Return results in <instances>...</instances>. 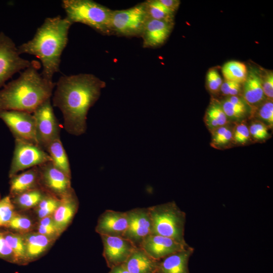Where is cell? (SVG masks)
Returning a JSON list of instances; mask_svg holds the SVG:
<instances>
[{"mask_svg": "<svg viewBox=\"0 0 273 273\" xmlns=\"http://www.w3.org/2000/svg\"><path fill=\"white\" fill-rule=\"evenodd\" d=\"M106 82L92 74L62 76L56 83L53 106L61 111L64 127L70 134L86 131L87 115L100 98Z\"/></svg>", "mask_w": 273, "mask_h": 273, "instance_id": "cell-1", "label": "cell"}, {"mask_svg": "<svg viewBox=\"0 0 273 273\" xmlns=\"http://www.w3.org/2000/svg\"><path fill=\"white\" fill-rule=\"evenodd\" d=\"M72 24L59 15L47 18L33 37L17 47L20 55L27 54L39 59L42 67L40 73L47 80L53 81V75L60 70L61 55L67 44Z\"/></svg>", "mask_w": 273, "mask_h": 273, "instance_id": "cell-2", "label": "cell"}, {"mask_svg": "<svg viewBox=\"0 0 273 273\" xmlns=\"http://www.w3.org/2000/svg\"><path fill=\"white\" fill-rule=\"evenodd\" d=\"M40 67L38 62L32 61L18 78L0 89V112L14 110L33 113L51 99L56 83L43 77L38 71Z\"/></svg>", "mask_w": 273, "mask_h": 273, "instance_id": "cell-3", "label": "cell"}, {"mask_svg": "<svg viewBox=\"0 0 273 273\" xmlns=\"http://www.w3.org/2000/svg\"><path fill=\"white\" fill-rule=\"evenodd\" d=\"M66 18L72 23L85 24L103 35H110L112 10L92 0H63Z\"/></svg>", "mask_w": 273, "mask_h": 273, "instance_id": "cell-4", "label": "cell"}, {"mask_svg": "<svg viewBox=\"0 0 273 273\" xmlns=\"http://www.w3.org/2000/svg\"><path fill=\"white\" fill-rule=\"evenodd\" d=\"M152 220V234L171 238L183 244L186 214L174 201L148 207Z\"/></svg>", "mask_w": 273, "mask_h": 273, "instance_id": "cell-5", "label": "cell"}, {"mask_svg": "<svg viewBox=\"0 0 273 273\" xmlns=\"http://www.w3.org/2000/svg\"><path fill=\"white\" fill-rule=\"evenodd\" d=\"M148 19L144 2L127 9L112 10L110 22V34L141 36Z\"/></svg>", "mask_w": 273, "mask_h": 273, "instance_id": "cell-6", "label": "cell"}, {"mask_svg": "<svg viewBox=\"0 0 273 273\" xmlns=\"http://www.w3.org/2000/svg\"><path fill=\"white\" fill-rule=\"evenodd\" d=\"M51 161L48 153L39 146L15 139V147L9 175L10 178L21 171Z\"/></svg>", "mask_w": 273, "mask_h": 273, "instance_id": "cell-7", "label": "cell"}, {"mask_svg": "<svg viewBox=\"0 0 273 273\" xmlns=\"http://www.w3.org/2000/svg\"><path fill=\"white\" fill-rule=\"evenodd\" d=\"M32 61L22 58L13 40L0 32V89L15 73L25 70Z\"/></svg>", "mask_w": 273, "mask_h": 273, "instance_id": "cell-8", "label": "cell"}, {"mask_svg": "<svg viewBox=\"0 0 273 273\" xmlns=\"http://www.w3.org/2000/svg\"><path fill=\"white\" fill-rule=\"evenodd\" d=\"M32 114L35 121L38 145L46 151L52 142L60 138L61 128L54 113L51 99L39 106Z\"/></svg>", "mask_w": 273, "mask_h": 273, "instance_id": "cell-9", "label": "cell"}, {"mask_svg": "<svg viewBox=\"0 0 273 273\" xmlns=\"http://www.w3.org/2000/svg\"><path fill=\"white\" fill-rule=\"evenodd\" d=\"M0 119L9 128L15 139L38 146L35 119L32 113L14 110L4 111L0 112Z\"/></svg>", "mask_w": 273, "mask_h": 273, "instance_id": "cell-10", "label": "cell"}, {"mask_svg": "<svg viewBox=\"0 0 273 273\" xmlns=\"http://www.w3.org/2000/svg\"><path fill=\"white\" fill-rule=\"evenodd\" d=\"M40 187L59 199L69 193L71 177L55 167L51 161L38 166Z\"/></svg>", "mask_w": 273, "mask_h": 273, "instance_id": "cell-11", "label": "cell"}, {"mask_svg": "<svg viewBox=\"0 0 273 273\" xmlns=\"http://www.w3.org/2000/svg\"><path fill=\"white\" fill-rule=\"evenodd\" d=\"M128 217L127 229L123 238L130 241L136 247L152 234V220L148 207L135 208L127 211Z\"/></svg>", "mask_w": 273, "mask_h": 273, "instance_id": "cell-12", "label": "cell"}, {"mask_svg": "<svg viewBox=\"0 0 273 273\" xmlns=\"http://www.w3.org/2000/svg\"><path fill=\"white\" fill-rule=\"evenodd\" d=\"M100 236L103 256L110 268L123 264L136 248L130 241L122 237Z\"/></svg>", "mask_w": 273, "mask_h": 273, "instance_id": "cell-13", "label": "cell"}, {"mask_svg": "<svg viewBox=\"0 0 273 273\" xmlns=\"http://www.w3.org/2000/svg\"><path fill=\"white\" fill-rule=\"evenodd\" d=\"M190 246L164 236L151 234L143 241L140 247L149 255L158 260Z\"/></svg>", "mask_w": 273, "mask_h": 273, "instance_id": "cell-14", "label": "cell"}, {"mask_svg": "<svg viewBox=\"0 0 273 273\" xmlns=\"http://www.w3.org/2000/svg\"><path fill=\"white\" fill-rule=\"evenodd\" d=\"M128 223L127 212L105 210L99 217L95 231L100 236L123 237Z\"/></svg>", "mask_w": 273, "mask_h": 273, "instance_id": "cell-15", "label": "cell"}, {"mask_svg": "<svg viewBox=\"0 0 273 273\" xmlns=\"http://www.w3.org/2000/svg\"><path fill=\"white\" fill-rule=\"evenodd\" d=\"M173 26L174 22L148 18L141 36L143 47L154 48L162 45L170 35Z\"/></svg>", "mask_w": 273, "mask_h": 273, "instance_id": "cell-16", "label": "cell"}, {"mask_svg": "<svg viewBox=\"0 0 273 273\" xmlns=\"http://www.w3.org/2000/svg\"><path fill=\"white\" fill-rule=\"evenodd\" d=\"M78 206L79 201L73 189L60 199L59 204L52 216L57 228L61 233L72 222Z\"/></svg>", "mask_w": 273, "mask_h": 273, "instance_id": "cell-17", "label": "cell"}, {"mask_svg": "<svg viewBox=\"0 0 273 273\" xmlns=\"http://www.w3.org/2000/svg\"><path fill=\"white\" fill-rule=\"evenodd\" d=\"M123 265L129 273H159V260L136 247Z\"/></svg>", "mask_w": 273, "mask_h": 273, "instance_id": "cell-18", "label": "cell"}, {"mask_svg": "<svg viewBox=\"0 0 273 273\" xmlns=\"http://www.w3.org/2000/svg\"><path fill=\"white\" fill-rule=\"evenodd\" d=\"M10 178L9 196L11 198L26 191L40 188L38 166L28 169Z\"/></svg>", "mask_w": 273, "mask_h": 273, "instance_id": "cell-19", "label": "cell"}, {"mask_svg": "<svg viewBox=\"0 0 273 273\" xmlns=\"http://www.w3.org/2000/svg\"><path fill=\"white\" fill-rule=\"evenodd\" d=\"M194 251L190 246L160 259L159 273H190L188 262Z\"/></svg>", "mask_w": 273, "mask_h": 273, "instance_id": "cell-20", "label": "cell"}, {"mask_svg": "<svg viewBox=\"0 0 273 273\" xmlns=\"http://www.w3.org/2000/svg\"><path fill=\"white\" fill-rule=\"evenodd\" d=\"M244 101L250 106H259L265 99L262 86L261 77L255 70H250L242 90Z\"/></svg>", "mask_w": 273, "mask_h": 273, "instance_id": "cell-21", "label": "cell"}, {"mask_svg": "<svg viewBox=\"0 0 273 273\" xmlns=\"http://www.w3.org/2000/svg\"><path fill=\"white\" fill-rule=\"evenodd\" d=\"M25 241L28 262L42 256L52 246L55 240L36 232L22 235Z\"/></svg>", "mask_w": 273, "mask_h": 273, "instance_id": "cell-22", "label": "cell"}, {"mask_svg": "<svg viewBox=\"0 0 273 273\" xmlns=\"http://www.w3.org/2000/svg\"><path fill=\"white\" fill-rule=\"evenodd\" d=\"M46 151L50 157L53 164L71 177L69 159L60 138L52 142L46 148Z\"/></svg>", "mask_w": 273, "mask_h": 273, "instance_id": "cell-23", "label": "cell"}, {"mask_svg": "<svg viewBox=\"0 0 273 273\" xmlns=\"http://www.w3.org/2000/svg\"><path fill=\"white\" fill-rule=\"evenodd\" d=\"M204 120L210 131L229 124V119L224 113L219 101L216 99L211 100L206 109Z\"/></svg>", "mask_w": 273, "mask_h": 273, "instance_id": "cell-24", "label": "cell"}, {"mask_svg": "<svg viewBox=\"0 0 273 273\" xmlns=\"http://www.w3.org/2000/svg\"><path fill=\"white\" fill-rule=\"evenodd\" d=\"M2 234L13 251L15 263L22 265L28 263L23 235L12 232H5Z\"/></svg>", "mask_w": 273, "mask_h": 273, "instance_id": "cell-25", "label": "cell"}, {"mask_svg": "<svg viewBox=\"0 0 273 273\" xmlns=\"http://www.w3.org/2000/svg\"><path fill=\"white\" fill-rule=\"evenodd\" d=\"M46 193L41 188H38L26 191L11 199L15 208L25 210L35 208Z\"/></svg>", "mask_w": 273, "mask_h": 273, "instance_id": "cell-26", "label": "cell"}, {"mask_svg": "<svg viewBox=\"0 0 273 273\" xmlns=\"http://www.w3.org/2000/svg\"><path fill=\"white\" fill-rule=\"evenodd\" d=\"M222 73L225 80L243 83L247 77L246 65L241 62L231 61L225 63L222 67Z\"/></svg>", "mask_w": 273, "mask_h": 273, "instance_id": "cell-27", "label": "cell"}, {"mask_svg": "<svg viewBox=\"0 0 273 273\" xmlns=\"http://www.w3.org/2000/svg\"><path fill=\"white\" fill-rule=\"evenodd\" d=\"M148 18L174 22L175 13L162 4L159 0L144 2Z\"/></svg>", "mask_w": 273, "mask_h": 273, "instance_id": "cell-28", "label": "cell"}, {"mask_svg": "<svg viewBox=\"0 0 273 273\" xmlns=\"http://www.w3.org/2000/svg\"><path fill=\"white\" fill-rule=\"evenodd\" d=\"M233 128L228 124L210 131L211 146L218 149L228 148L232 144Z\"/></svg>", "mask_w": 273, "mask_h": 273, "instance_id": "cell-29", "label": "cell"}, {"mask_svg": "<svg viewBox=\"0 0 273 273\" xmlns=\"http://www.w3.org/2000/svg\"><path fill=\"white\" fill-rule=\"evenodd\" d=\"M60 203V199L48 193L35 207L38 220L53 215Z\"/></svg>", "mask_w": 273, "mask_h": 273, "instance_id": "cell-30", "label": "cell"}, {"mask_svg": "<svg viewBox=\"0 0 273 273\" xmlns=\"http://www.w3.org/2000/svg\"><path fill=\"white\" fill-rule=\"evenodd\" d=\"M35 226V225L30 217L16 213L6 228L23 235L32 232Z\"/></svg>", "mask_w": 273, "mask_h": 273, "instance_id": "cell-31", "label": "cell"}, {"mask_svg": "<svg viewBox=\"0 0 273 273\" xmlns=\"http://www.w3.org/2000/svg\"><path fill=\"white\" fill-rule=\"evenodd\" d=\"M35 229L36 232L54 240L62 234L57 228L52 215L38 220Z\"/></svg>", "mask_w": 273, "mask_h": 273, "instance_id": "cell-32", "label": "cell"}, {"mask_svg": "<svg viewBox=\"0 0 273 273\" xmlns=\"http://www.w3.org/2000/svg\"><path fill=\"white\" fill-rule=\"evenodd\" d=\"M15 209L9 195L0 199V228L7 226L17 213Z\"/></svg>", "mask_w": 273, "mask_h": 273, "instance_id": "cell-33", "label": "cell"}, {"mask_svg": "<svg viewBox=\"0 0 273 273\" xmlns=\"http://www.w3.org/2000/svg\"><path fill=\"white\" fill-rule=\"evenodd\" d=\"M255 115L257 120L262 122L269 129L273 126V102L272 100H267L258 106L255 110ZM254 112V113H255Z\"/></svg>", "mask_w": 273, "mask_h": 273, "instance_id": "cell-34", "label": "cell"}, {"mask_svg": "<svg viewBox=\"0 0 273 273\" xmlns=\"http://www.w3.org/2000/svg\"><path fill=\"white\" fill-rule=\"evenodd\" d=\"M222 109L229 120L243 118L247 113V105H240L234 103L225 98L220 102Z\"/></svg>", "mask_w": 273, "mask_h": 273, "instance_id": "cell-35", "label": "cell"}, {"mask_svg": "<svg viewBox=\"0 0 273 273\" xmlns=\"http://www.w3.org/2000/svg\"><path fill=\"white\" fill-rule=\"evenodd\" d=\"M251 140L248 125L245 121L237 124L233 128L232 144L244 145Z\"/></svg>", "mask_w": 273, "mask_h": 273, "instance_id": "cell-36", "label": "cell"}, {"mask_svg": "<svg viewBox=\"0 0 273 273\" xmlns=\"http://www.w3.org/2000/svg\"><path fill=\"white\" fill-rule=\"evenodd\" d=\"M248 128L251 140L263 142L270 136L268 131L269 128L257 120L252 121Z\"/></svg>", "mask_w": 273, "mask_h": 273, "instance_id": "cell-37", "label": "cell"}, {"mask_svg": "<svg viewBox=\"0 0 273 273\" xmlns=\"http://www.w3.org/2000/svg\"><path fill=\"white\" fill-rule=\"evenodd\" d=\"M222 78L214 69H210L206 75V83L208 89L212 93H216L220 90L222 83Z\"/></svg>", "mask_w": 273, "mask_h": 273, "instance_id": "cell-38", "label": "cell"}, {"mask_svg": "<svg viewBox=\"0 0 273 273\" xmlns=\"http://www.w3.org/2000/svg\"><path fill=\"white\" fill-rule=\"evenodd\" d=\"M242 87L241 83L224 80L222 82L219 91L222 95L228 97L238 96L242 92Z\"/></svg>", "mask_w": 273, "mask_h": 273, "instance_id": "cell-39", "label": "cell"}, {"mask_svg": "<svg viewBox=\"0 0 273 273\" xmlns=\"http://www.w3.org/2000/svg\"><path fill=\"white\" fill-rule=\"evenodd\" d=\"M262 86L265 98L272 100L273 98V73L272 71L267 72L263 79L261 77Z\"/></svg>", "mask_w": 273, "mask_h": 273, "instance_id": "cell-40", "label": "cell"}, {"mask_svg": "<svg viewBox=\"0 0 273 273\" xmlns=\"http://www.w3.org/2000/svg\"><path fill=\"white\" fill-rule=\"evenodd\" d=\"M0 258L15 263L13 251L2 233H0Z\"/></svg>", "mask_w": 273, "mask_h": 273, "instance_id": "cell-41", "label": "cell"}, {"mask_svg": "<svg viewBox=\"0 0 273 273\" xmlns=\"http://www.w3.org/2000/svg\"><path fill=\"white\" fill-rule=\"evenodd\" d=\"M160 2L166 8L175 12L179 6L180 1L178 0H159Z\"/></svg>", "mask_w": 273, "mask_h": 273, "instance_id": "cell-42", "label": "cell"}, {"mask_svg": "<svg viewBox=\"0 0 273 273\" xmlns=\"http://www.w3.org/2000/svg\"><path fill=\"white\" fill-rule=\"evenodd\" d=\"M108 273H129V272L122 264L110 268Z\"/></svg>", "mask_w": 273, "mask_h": 273, "instance_id": "cell-43", "label": "cell"}]
</instances>
